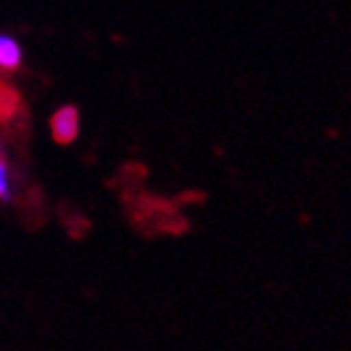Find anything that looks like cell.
I'll use <instances>...</instances> for the list:
<instances>
[{
  "label": "cell",
  "instance_id": "obj_2",
  "mask_svg": "<svg viewBox=\"0 0 351 351\" xmlns=\"http://www.w3.org/2000/svg\"><path fill=\"white\" fill-rule=\"evenodd\" d=\"M23 63V48L13 36L0 33V71H18Z\"/></svg>",
  "mask_w": 351,
  "mask_h": 351
},
{
  "label": "cell",
  "instance_id": "obj_3",
  "mask_svg": "<svg viewBox=\"0 0 351 351\" xmlns=\"http://www.w3.org/2000/svg\"><path fill=\"white\" fill-rule=\"evenodd\" d=\"M13 193V178H10V166H8L5 154L0 151V201H10Z\"/></svg>",
  "mask_w": 351,
  "mask_h": 351
},
{
  "label": "cell",
  "instance_id": "obj_1",
  "mask_svg": "<svg viewBox=\"0 0 351 351\" xmlns=\"http://www.w3.org/2000/svg\"><path fill=\"white\" fill-rule=\"evenodd\" d=\"M51 133L53 141L60 146H68L78 138L81 133V113L75 106H60L58 110H53L51 116Z\"/></svg>",
  "mask_w": 351,
  "mask_h": 351
}]
</instances>
